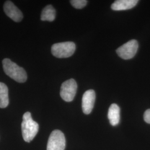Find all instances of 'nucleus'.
Here are the masks:
<instances>
[{
  "mask_svg": "<svg viewBox=\"0 0 150 150\" xmlns=\"http://www.w3.org/2000/svg\"><path fill=\"white\" fill-rule=\"evenodd\" d=\"M76 45L73 42H64L55 43L51 47V52L57 58H67L75 52Z\"/></svg>",
  "mask_w": 150,
  "mask_h": 150,
  "instance_id": "nucleus-3",
  "label": "nucleus"
},
{
  "mask_svg": "<svg viewBox=\"0 0 150 150\" xmlns=\"http://www.w3.org/2000/svg\"><path fill=\"white\" fill-rule=\"evenodd\" d=\"M9 103L8 89L5 83L0 82V108H6Z\"/></svg>",
  "mask_w": 150,
  "mask_h": 150,
  "instance_id": "nucleus-11",
  "label": "nucleus"
},
{
  "mask_svg": "<svg viewBox=\"0 0 150 150\" xmlns=\"http://www.w3.org/2000/svg\"><path fill=\"white\" fill-rule=\"evenodd\" d=\"M21 129L23 139L27 142H30L38 134L39 125L33 120L30 112H26L23 115Z\"/></svg>",
  "mask_w": 150,
  "mask_h": 150,
  "instance_id": "nucleus-1",
  "label": "nucleus"
},
{
  "mask_svg": "<svg viewBox=\"0 0 150 150\" xmlns=\"http://www.w3.org/2000/svg\"><path fill=\"white\" fill-rule=\"evenodd\" d=\"M138 48L139 44L137 41L135 40H132L118 47L116 52L122 59H131L135 56Z\"/></svg>",
  "mask_w": 150,
  "mask_h": 150,
  "instance_id": "nucleus-6",
  "label": "nucleus"
},
{
  "mask_svg": "<svg viewBox=\"0 0 150 150\" xmlns=\"http://www.w3.org/2000/svg\"><path fill=\"white\" fill-rule=\"evenodd\" d=\"M144 118L146 123L150 124V109H148L145 111Z\"/></svg>",
  "mask_w": 150,
  "mask_h": 150,
  "instance_id": "nucleus-14",
  "label": "nucleus"
},
{
  "mask_svg": "<svg viewBox=\"0 0 150 150\" xmlns=\"http://www.w3.org/2000/svg\"><path fill=\"white\" fill-rule=\"evenodd\" d=\"M71 5L77 9H81L83 8L87 4L86 0H72L70 1Z\"/></svg>",
  "mask_w": 150,
  "mask_h": 150,
  "instance_id": "nucleus-13",
  "label": "nucleus"
},
{
  "mask_svg": "<svg viewBox=\"0 0 150 150\" xmlns=\"http://www.w3.org/2000/svg\"><path fill=\"white\" fill-rule=\"evenodd\" d=\"M108 118L113 126L117 125L120 120V108L117 105L112 104L108 109Z\"/></svg>",
  "mask_w": 150,
  "mask_h": 150,
  "instance_id": "nucleus-10",
  "label": "nucleus"
},
{
  "mask_svg": "<svg viewBox=\"0 0 150 150\" xmlns=\"http://www.w3.org/2000/svg\"><path fill=\"white\" fill-rule=\"evenodd\" d=\"M56 17V10L52 5H47L43 9L41 15L42 21H53Z\"/></svg>",
  "mask_w": 150,
  "mask_h": 150,
  "instance_id": "nucleus-12",
  "label": "nucleus"
},
{
  "mask_svg": "<svg viewBox=\"0 0 150 150\" xmlns=\"http://www.w3.org/2000/svg\"><path fill=\"white\" fill-rule=\"evenodd\" d=\"M66 139L61 131L54 130L50 134L47 146V150H64Z\"/></svg>",
  "mask_w": 150,
  "mask_h": 150,
  "instance_id": "nucleus-4",
  "label": "nucleus"
},
{
  "mask_svg": "<svg viewBox=\"0 0 150 150\" xmlns=\"http://www.w3.org/2000/svg\"><path fill=\"white\" fill-rule=\"evenodd\" d=\"M77 85L74 79L64 81L61 87L60 96L66 102L73 101L76 94Z\"/></svg>",
  "mask_w": 150,
  "mask_h": 150,
  "instance_id": "nucleus-5",
  "label": "nucleus"
},
{
  "mask_svg": "<svg viewBox=\"0 0 150 150\" xmlns=\"http://www.w3.org/2000/svg\"><path fill=\"white\" fill-rule=\"evenodd\" d=\"M137 0H117L111 5V8L115 11L129 10L137 5Z\"/></svg>",
  "mask_w": 150,
  "mask_h": 150,
  "instance_id": "nucleus-9",
  "label": "nucleus"
},
{
  "mask_svg": "<svg viewBox=\"0 0 150 150\" xmlns=\"http://www.w3.org/2000/svg\"><path fill=\"white\" fill-rule=\"evenodd\" d=\"M2 64L4 72L11 79L20 83H23L27 80V74L25 70L10 59H4Z\"/></svg>",
  "mask_w": 150,
  "mask_h": 150,
  "instance_id": "nucleus-2",
  "label": "nucleus"
},
{
  "mask_svg": "<svg viewBox=\"0 0 150 150\" xmlns=\"http://www.w3.org/2000/svg\"><path fill=\"white\" fill-rule=\"evenodd\" d=\"M4 11L7 16L14 21L19 22L23 18V14L13 2L10 1H6L4 7Z\"/></svg>",
  "mask_w": 150,
  "mask_h": 150,
  "instance_id": "nucleus-8",
  "label": "nucleus"
},
{
  "mask_svg": "<svg viewBox=\"0 0 150 150\" xmlns=\"http://www.w3.org/2000/svg\"><path fill=\"white\" fill-rule=\"evenodd\" d=\"M96 98L95 92L93 90L86 91L82 97V107L84 113L88 115L92 112Z\"/></svg>",
  "mask_w": 150,
  "mask_h": 150,
  "instance_id": "nucleus-7",
  "label": "nucleus"
}]
</instances>
